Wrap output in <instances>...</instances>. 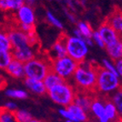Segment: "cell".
I'll list each match as a JSON object with an SVG mask.
<instances>
[{"label":"cell","mask_w":122,"mask_h":122,"mask_svg":"<svg viewBox=\"0 0 122 122\" xmlns=\"http://www.w3.org/2000/svg\"><path fill=\"white\" fill-rule=\"evenodd\" d=\"M98 67L99 65L86 61L79 63L78 67L72 77L74 88L77 92L90 93L96 92L97 72Z\"/></svg>","instance_id":"6da1fadb"},{"label":"cell","mask_w":122,"mask_h":122,"mask_svg":"<svg viewBox=\"0 0 122 122\" xmlns=\"http://www.w3.org/2000/svg\"><path fill=\"white\" fill-rule=\"evenodd\" d=\"M76 89L68 81H62L51 89L47 90L49 97L57 105L61 107H67L73 102L76 95Z\"/></svg>","instance_id":"7a4b0ae2"},{"label":"cell","mask_w":122,"mask_h":122,"mask_svg":"<svg viewBox=\"0 0 122 122\" xmlns=\"http://www.w3.org/2000/svg\"><path fill=\"white\" fill-rule=\"evenodd\" d=\"M120 88L119 76L99 66L97 72L96 92L103 95H109Z\"/></svg>","instance_id":"3957f363"},{"label":"cell","mask_w":122,"mask_h":122,"mask_svg":"<svg viewBox=\"0 0 122 122\" xmlns=\"http://www.w3.org/2000/svg\"><path fill=\"white\" fill-rule=\"evenodd\" d=\"M25 77L43 80L47 73L51 70L49 57L35 56L24 63Z\"/></svg>","instance_id":"277c9868"},{"label":"cell","mask_w":122,"mask_h":122,"mask_svg":"<svg viewBox=\"0 0 122 122\" xmlns=\"http://www.w3.org/2000/svg\"><path fill=\"white\" fill-rule=\"evenodd\" d=\"M66 49L67 56L72 59L81 63L86 61V58L89 53V45L81 38L75 36H67L66 35Z\"/></svg>","instance_id":"5b68a950"},{"label":"cell","mask_w":122,"mask_h":122,"mask_svg":"<svg viewBox=\"0 0 122 122\" xmlns=\"http://www.w3.org/2000/svg\"><path fill=\"white\" fill-rule=\"evenodd\" d=\"M78 65L79 63L68 56L51 60V71L56 73L65 81H68L72 79Z\"/></svg>","instance_id":"8992f818"},{"label":"cell","mask_w":122,"mask_h":122,"mask_svg":"<svg viewBox=\"0 0 122 122\" xmlns=\"http://www.w3.org/2000/svg\"><path fill=\"white\" fill-rule=\"evenodd\" d=\"M14 19L16 26H19V25L35 26L36 15H35L33 7L23 4L20 9H18L15 11Z\"/></svg>","instance_id":"52a82bcc"},{"label":"cell","mask_w":122,"mask_h":122,"mask_svg":"<svg viewBox=\"0 0 122 122\" xmlns=\"http://www.w3.org/2000/svg\"><path fill=\"white\" fill-rule=\"evenodd\" d=\"M9 38L12 45V49H18L26 46H31L29 45L28 36L26 33L20 30L18 26H11L7 28Z\"/></svg>","instance_id":"ba28073f"},{"label":"cell","mask_w":122,"mask_h":122,"mask_svg":"<svg viewBox=\"0 0 122 122\" xmlns=\"http://www.w3.org/2000/svg\"><path fill=\"white\" fill-rule=\"evenodd\" d=\"M97 31L99 34L101 35V37L102 38V39H103L105 47L107 45H110L115 43L121 39L120 33H117L112 26H109L106 21L101 24Z\"/></svg>","instance_id":"9c48e42d"},{"label":"cell","mask_w":122,"mask_h":122,"mask_svg":"<svg viewBox=\"0 0 122 122\" xmlns=\"http://www.w3.org/2000/svg\"><path fill=\"white\" fill-rule=\"evenodd\" d=\"M65 56H67L66 35L62 34L51 46L48 57L50 60H54L56 58H61V57Z\"/></svg>","instance_id":"30bf717a"},{"label":"cell","mask_w":122,"mask_h":122,"mask_svg":"<svg viewBox=\"0 0 122 122\" xmlns=\"http://www.w3.org/2000/svg\"><path fill=\"white\" fill-rule=\"evenodd\" d=\"M90 111L98 120V122H110L108 117L105 115L104 111V101L97 97H94L92 100Z\"/></svg>","instance_id":"8fae6325"},{"label":"cell","mask_w":122,"mask_h":122,"mask_svg":"<svg viewBox=\"0 0 122 122\" xmlns=\"http://www.w3.org/2000/svg\"><path fill=\"white\" fill-rule=\"evenodd\" d=\"M24 85L29 92L38 95V96H43L47 93V89L45 87L43 80L39 79H31V78H24Z\"/></svg>","instance_id":"7c38bea8"},{"label":"cell","mask_w":122,"mask_h":122,"mask_svg":"<svg viewBox=\"0 0 122 122\" xmlns=\"http://www.w3.org/2000/svg\"><path fill=\"white\" fill-rule=\"evenodd\" d=\"M5 72L8 75L14 79H24L25 78V69H24V63L18 60L13 59L10 61Z\"/></svg>","instance_id":"4fadbf2b"},{"label":"cell","mask_w":122,"mask_h":122,"mask_svg":"<svg viewBox=\"0 0 122 122\" xmlns=\"http://www.w3.org/2000/svg\"><path fill=\"white\" fill-rule=\"evenodd\" d=\"M33 48V47L32 46H26L22 48H18V49H12L11 52L14 59L18 60L23 63L30 61L37 56Z\"/></svg>","instance_id":"5bb4252c"},{"label":"cell","mask_w":122,"mask_h":122,"mask_svg":"<svg viewBox=\"0 0 122 122\" xmlns=\"http://www.w3.org/2000/svg\"><path fill=\"white\" fill-rule=\"evenodd\" d=\"M105 21L112 26L117 33L122 34V11L120 9H114Z\"/></svg>","instance_id":"9a60e30c"},{"label":"cell","mask_w":122,"mask_h":122,"mask_svg":"<svg viewBox=\"0 0 122 122\" xmlns=\"http://www.w3.org/2000/svg\"><path fill=\"white\" fill-rule=\"evenodd\" d=\"M94 93H90V92H76L75 97L73 100V103L79 106L86 112L90 110V107L92 104V100L94 97L92 95Z\"/></svg>","instance_id":"2e32d148"},{"label":"cell","mask_w":122,"mask_h":122,"mask_svg":"<svg viewBox=\"0 0 122 122\" xmlns=\"http://www.w3.org/2000/svg\"><path fill=\"white\" fill-rule=\"evenodd\" d=\"M66 108L68 109L73 122H86L88 120L87 112L75 103H71Z\"/></svg>","instance_id":"e0dca14e"},{"label":"cell","mask_w":122,"mask_h":122,"mask_svg":"<svg viewBox=\"0 0 122 122\" xmlns=\"http://www.w3.org/2000/svg\"><path fill=\"white\" fill-rule=\"evenodd\" d=\"M108 55L109 56L110 60L116 61L122 59V39L118 40L115 43L105 47Z\"/></svg>","instance_id":"ac0fdd59"},{"label":"cell","mask_w":122,"mask_h":122,"mask_svg":"<svg viewBox=\"0 0 122 122\" xmlns=\"http://www.w3.org/2000/svg\"><path fill=\"white\" fill-rule=\"evenodd\" d=\"M24 4V0H0V12H14Z\"/></svg>","instance_id":"d6986e66"},{"label":"cell","mask_w":122,"mask_h":122,"mask_svg":"<svg viewBox=\"0 0 122 122\" xmlns=\"http://www.w3.org/2000/svg\"><path fill=\"white\" fill-rule=\"evenodd\" d=\"M104 111H105V115L108 117L110 122L118 121L120 117H119L115 106L111 100L107 99L104 101Z\"/></svg>","instance_id":"ffe728a7"},{"label":"cell","mask_w":122,"mask_h":122,"mask_svg":"<svg viewBox=\"0 0 122 122\" xmlns=\"http://www.w3.org/2000/svg\"><path fill=\"white\" fill-rule=\"evenodd\" d=\"M12 45L9 38L7 27L0 26V51H11Z\"/></svg>","instance_id":"44dd1931"},{"label":"cell","mask_w":122,"mask_h":122,"mask_svg":"<svg viewBox=\"0 0 122 122\" xmlns=\"http://www.w3.org/2000/svg\"><path fill=\"white\" fill-rule=\"evenodd\" d=\"M62 81H64V80H63L61 77H59V76L57 75L56 73L51 71V70L47 73V75L45 76V79H43V82H44V84H45V86L47 90L51 89V87L61 83Z\"/></svg>","instance_id":"7402d4cb"},{"label":"cell","mask_w":122,"mask_h":122,"mask_svg":"<svg viewBox=\"0 0 122 122\" xmlns=\"http://www.w3.org/2000/svg\"><path fill=\"white\" fill-rule=\"evenodd\" d=\"M5 95L8 97L12 98V99H18L23 100L27 98L28 94L27 92L22 89H17V88H10V89H6L4 92Z\"/></svg>","instance_id":"603a6c76"},{"label":"cell","mask_w":122,"mask_h":122,"mask_svg":"<svg viewBox=\"0 0 122 122\" xmlns=\"http://www.w3.org/2000/svg\"><path fill=\"white\" fill-rule=\"evenodd\" d=\"M111 101L115 106L117 112H118L120 119H122V89L120 88L118 91L113 93Z\"/></svg>","instance_id":"cb8c5ba5"},{"label":"cell","mask_w":122,"mask_h":122,"mask_svg":"<svg viewBox=\"0 0 122 122\" xmlns=\"http://www.w3.org/2000/svg\"><path fill=\"white\" fill-rule=\"evenodd\" d=\"M77 29L79 31L83 39H91L92 38L93 30H92V26H90L87 22H86V21H79V22H78Z\"/></svg>","instance_id":"d4e9b609"},{"label":"cell","mask_w":122,"mask_h":122,"mask_svg":"<svg viewBox=\"0 0 122 122\" xmlns=\"http://www.w3.org/2000/svg\"><path fill=\"white\" fill-rule=\"evenodd\" d=\"M13 59L14 57L11 51H0V70L5 71Z\"/></svg>","instance_id":"484cf974"},{"label":"cell","mask_w":122,"mask_h":122,"mask_svg":"<svg viewBox=\"0 0 122 122\" xmlns=\"http://www.w3.org/2000/svg\"><path fill=\"white\" fill-rule=\"evenodd\" d=\"M14 116L16 122H28L32 117V114L24 109H17L14 112Z\"/></svg>","instance_id":"4316f807"},{"label":"cell","mask_w":122,"mask_h":122,"mask_svg":"<svg viewBox=\"0 0 122 122\" xmlns=\"http://www.w3.org/2000/svg\"><path fill=\"white\" fill-rule=\"evenodd\" d=\"M45 16H46V20L47 21L51 24L53 26H55L58 29H62L63 28V24L59 19L55 15L53 14L51 11H48L47 10L46 13H45Z\"/></svg>","instance_id":"83f0119b"},{"label":"cell","mask_w":122,"mask_h":122,"mask_svg":"<svg viewBox=\"0 0 122 122\" xmlns=\"http://www.w3.org/2000/svg\"><path fill=\"white\" fill-rule=\"evenodd\" d=\"M0 122H16L15 119L14 113L1 108L0 112Z\"/></svg>","instance_id":"f1b7e54d"},{"label":"cell","mask_w":122,"mask_h":122,"mask_svg":"<svg viewBox=\"0 0 122 122\" xmlns=\"http://www.w3.org/2000/svg\"><path fill=\"white\" fill-rule=\"evenodd\" d=\"M104 68V69L108 70V71L111 72V73H114L116 75L118 76V73H117V71H116V67H115V64L113 62L112 60H108V59H103L102 62V66Z\"/></svg>","instance_id":"f546056e"},{"label":"cell","mask_w":122,"mask_h":122,"mask_svg":"<svg viewBox=\"0 0 122 122\" xmlns=\"http://www.w3.org/2000/svg\"><path fill=\"white\" fill-rule=\"evenodd\" d=\"M92 39L93 41V43L96 44L98 47H100V48H105V44L103 42V39L101 37V35L99 34L98 31H93L92 35Z\"/></svg>","instance_id":"4dcf8cb0"},{"label":"cell","mask_w":122,"mask_h":122,"mask_svg":"<svg viewBox=\"0 0 122 122\" xmlns=\"http://www.w3.org/2000/svg\"><path fill=\"white\" fill-rule=\"evenodd\" d=\"M3 108H4V109H6V110H8V111H10V112H12V113H14L15 110L18 109V108H17V104L15 103V102H13V101L6 102L5 103H4Z\"/></svg>","instance_id":"1f68e13d"},{"label":"cell","mask_w":122,"mask_h":122,"mask_svg":"<svg viewBox=\"0 0 122 122\" xmlns=\"http://www.w3.org/2000/svg\"><path fill=\"white\" fill-rule=\"evenodd\" d=\"M58 112H59L60 115H61V117H63V118L65 119V120H72L71 114H70V112L68 111V109H67V108H64V107H62L61 108H60Z\"/></svg>","instance_id":"d6a6232c"},{"label":"cell","mask_w":122,"mask_h":122,"mask_svg":"<svg viewBox=\"0 0 122 122\" xmlns=\"http://www.w3.org/2000/svg\"><path fill=\"white\" fill-rule=\"evenodd\" d=\"M114 64H115L116 71H117V73H118L119 78H121L122 79V59L114 61Z\"/></svg>","instance_id":"836d02e7"},{"label":"cell","mask_w":122,"mask_h":122,"mask_svg":"<svg viewBox=\"0 0 122 122\" xmlns=\"http://www.w3.org/2000/svg\"><path fill=\"white\" fill-rule=\"evenodd\" d=\"M65 14H66V15H67V18L69 19V20L71 21V22L75 23L76 18H75V16H74V15L72 14V13H70L69 11H67V10H65Z\"/></svg>","instance_id":"e575fe53"},{"label":"cell","mask_w":122,"mask_h":122,"mask_svg":"<svg viewBox=\"0 0 122 122\" xmlns=\"http://www.w3.org/2000/svg\"><path fill=\"white\" fill-rule=\"evenodd\" d=\"M6 80H5V79H4L3 76L0 75V91H2V90H4V88L6 87Z\"/></svg>","instance_id":"d590c367"},{"label":"cell","mask_w":122,"mask_h":122,"mask_svg":"<svg viewBox=\"0 0 122 122\" xmlns=\"http://www.w3.org/2000/svg\"><path fill=\"white\" fill-rule=\"evenodd\" d=\"M36 1L37 0H24V4L31 7H33L34 4H36Z\"/></svg>","instance_id":"8d00e7d4"},{"label":"cell","mask_w":122,"mask_h":122,"mask_svg":"<svg viewBox=\"0 0 122 122\" xmlns=\"http://www.w3.org/2000/svg\"><path fill=\"white\" fill-rule=\"evenodd\" d=\"M28 122H42V121H40V120H37V119H33V118H32L30 120H29Z\"/></svg>","instance_id":"74e56055"},{"label":"cell","mask_w":122,"mask_h":122,"mask_svg":"<svg viewBox=\"0 0 122 122\" xmlns=\"http://www.w3.org/2000/svg\"><path fill=\"white\" fill-rule=\"evenodd\" d=\"M66 122H73V120H66Z\"/></svg>","instance_id":"f35d334b"},{"label":"cell","mask_w":122,"mask_h":122,"mask_svg":"<svg viewBox=\"0 0 122 122\" xmlns=\"http://www.w3.org/2000/svg\"><path fill=\"white\" fill-rule=\"evenodd\" d=\"M1 22H2V20H1V15H0V26H1Z\"/></svg>","instance_id":"ab89813d"},{"label":"cell","mask_w":122,"mask_h":122,"mask_svg":"<svg viewBox=\"0 0 122 122\" xmlns=\"http://www.w3.org/2000/svg\"><path fill=\"white\" fill-rule=\"evenodd\" d=\"M0 112H1V108H0Z\"/></svg>","instance_id":"60d3db41"},{"label":"cell","mask_w":122,"mask_h":122,"mask_svg":"<svg viewBox=\"0 0 122 122\" xmlns=\"http://www.w3.org/2000/svg\"><path fill=\"white\" fill-rule=\"evenodd\" d=\"M49 1H51V0H49Z\"/></svg>","instance_id":"b9f144b4"}]
</instances>
